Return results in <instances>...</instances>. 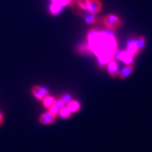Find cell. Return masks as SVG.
I'll return each instance as SVG.
<instances>
[{
    "mask_svg": "<svg viewBox=\"0 0 152 152\" xmlns=\"http://www.w3.org/2000/svg\"><path fill=\"white\" fill-rule=\"evenodd\" d=\"M107 68H108L109 74H110V75L111 76L112 78L118 77L119 69L118 66H117V64H116L115 61H111L109 62Z\"/></svg>",
    "mask_w": 152,
    "mask_h": 152,
    "instance_id": "6",
    "label": "cell"
},
{
    "mask_svg": "<svg viewBox=\"0 0 152 152\" xmlns=\"http://www.w3.org/2000/svg\"><path fill=\"white\" fill-rule=\"evenodd\" d=\"M59 110H60V108H58L56 105H54V106H51V107L49 109V111H50V113H52L57 115V116H58V113H59Z\"/></svg>",
    "mask_w": 152,
    "mask_h": 152,
    "instance_id": "15",
    "label": "cell"
},
{
    "mask_svg": "<svg viewBox=\"0 0 152 152\" xmlns=\"http://www.w3.org/2000/svg\"><path fill=\"white\" fill-rule=\"evenodd\" d=\"M135 43H136V46L138 51L140 52V50L144 48V47L145 46V39L143 37H140L137 40H135Z\"/></svg>",
    "mask_w": 152,
    "mask_h": 152,
    "instance_id": "11",
    "label": "cell"
},
{
    "mask_svg": "<svg viewBox=\"0 0 152 152\" xmlns=\"http://www.w3.org/2000/svg\"><path fill=\"white\" fill-rule=\"evenodd\" d=\"M42 101L44 107L46 109H48V110H49L51 106L55 105V101H56V99H55L53 96L48 95L46 97H44V98L43 99Z\"/></svg>",
    "mask_w": 152,
    "mask_h": 152,
    "instance_id": "8",
    "label": "cell"
},
{
    "mask_svg": "<svg viewBox=\"0 0 152 152\" xmlns=\"http://www.w3.org/2000/svg\"><path fill=\"white\" fill-rule=\"evenodd\" d=\"M55 105L58 106V108H61L63 106H66V103H65V102L61 98H59L58 99H56V101H55Z\"/></svg>",
    "mask_w": 152,
    "mask_h": 152,
    "instance_id": "14",
    "label": "cell"
},
{
    "mask_svg": "<svg viewBox=\"0 0 152 152\" xmlns=\"http://www.w3.org/2000/svg\"><path fill=\"white\" fill-rule=\"evenodd\" d=\"M58 116L55 114L50 113V111L44 113L39 116V122L43 125H49L55 122Z\"/></svg>",
    "mask_w": 152,
    "mask_h": 152,
    "instance_id": "2",
    "label": "cell"
},
{
    "mask_svg": "<svg viewBox=\"0 0 152 152\" xmlns=\"http://www.w3.org/2000/svg\"><path fill=\"white\" fill-rule=\"evenodd\" d=\"M72 115V112L70 111V110L68 108V106H64L61 108H60L59 110V113H58V116H61L62 118L64 119H68Z\"/></svg>",
    "mask_w": 152,
    "mask_h": 152,
    "instance_id": "10",
    "label": "cell"
},
{
    "mask_svg": "<svg viewBox=\"0 0 152 152\" xmlns=\"http://www.w3.org/2000/svg\"><path fill=\"white\" fill-rule=\"evenodd\" d=\"M90 3V0H78V5L82 10H87Z\"/></svg>",
    "mask_w": 152,
    "mask_h": 152,
    "instance_id": "12",
    "label": "cell"
},
{
    "mask_svg": "<svg viewBox=\"0 0 152 152\" xmlns=\"http://www.w3.org/2000/svg\"><path fill=\"white\" fill-rule=\"evenodd\" d=\"M85 20H86V21L87 23H88V24L93 23H94L96 20V15L92 14V13H90V12H89V14L87 15V16H86Z\"/></svg>",
    "mask_w": 152,
    "mask_h": 152,
    "instance_id": "13",
    "label": "cell"
},
{
    "mask_svg": "<svg viewBox=\"0 0 152 152\" xmlns=\"http://www.w3.org/2000/svg\"><path fill=\"white\" fill-rule=\"evenodd\" d=\"M54 2H56V1H59V0H54Z\"/></svg>",
    "mask_w": 152,
    "mask_h": 152,
    "instance_id": "17",
    "label": "cell"
},
{
    "mask_svg": "<svg viewBox=\"0 0 152 152\" xmlns=\"http://www.w3.org/2000/svg\"><path fill=\"white\" fill-rule=\"evenodd\" d=\"M133 57L135 56L137 53H139L137 48L136 46V43H135V40H130L128 43V48H127V50Z\"/></svg>",
    "mask_w": 152,
    "mask_h": 152,
    "instance_id": "9",
    "label": "cell"
},
{
    "mask_svg": "<svg viewBox=\"0 0 152 152\" xmlns=\"http://www.w3.org/2000/svg\"><path fill=\"white\" fill-rule=\"evenodd\" d=\"M67 106L68 108L70 110L72 113H76L78 112L81 109V104L80 102L76 101V100L71 99L69 102H67Z\"/></svg>",
    "mask_w": 152,
    "mask_h": 152,
    "instance_id": "7",
    "label": "cell"
},
{
    "mask_svg": "<svg viewBox=\"0 0 152 152\" xmlns=\"http://www.w3.org/2000/svg\"><path fill=\"white\" fill-rule=\"evenodd\" d=\"M2 124H3V116H2V114L0 113V127L2 126Z\"/></svg>",
    "mask_w": 152,
    "mask_h": 152,
    "instance_id": "16",
    "label": "cell"
},
{
    "mask_svg": "<svg viewBox=\"0 0 152 152\" xmlns=\"http://www.w3.org/2000/svg\"><path fill=\"white\" fill-rule=\"evenodd\" d=\"M134 71V64L131 63L126 64L120 71H119V77L121 79H125L132 74Z\"/></svg>",
    "mask_w": 152,
    "mask_h": 152,
    "instance_id": "5",
    "label": "cell"
},
{
    "mask_svg": "<svg viewBox=\"0 0 152 152\" xmlns=\"http://www.w3.org/2000/svg\"><path fill=\"white\" fill-rule=\"evenodd\" d=\"M102 23L107 29L116 30L121 26V20L116 15L110 14L106 15L103 18Z\"/></svg>",
    "mask_w": 152,
    "mask_h": 152,
    "instance_id": "1",
    "label": "cell"
},
{
    "mask_svg": "<svg viewBox=\"0 0 152 152\" xmlns=\"http://www.w3.org/2000/svg\"><path fill=\"white\" fill-rule=\"evenodd\" d=\"M102 8V2L100 0H90V3L88 7V12L92 14H97L101 11Z\"/></svg>",
    "mask_w": 152,
    "mask_h": 152,
    "instance_id": "4",
    "label": "cell"
},
{
    "mask_svg": "<svg viewBox=\"0 0 152 152\" xmlns=\"http://www.w3.org/2000/svg\"><path fill=\"white\" fill-rule=\"evenodd\" d=\"M31 92L34 96H35L37 99L43 100L44 97L48 95V92L47 89L39 86H34L31 88Z\"/></svg>",
    "mask_w": 152,
    "mask_h": 152,
    "instance_id": "3",
    "label": "cell"
}]
</instances>
